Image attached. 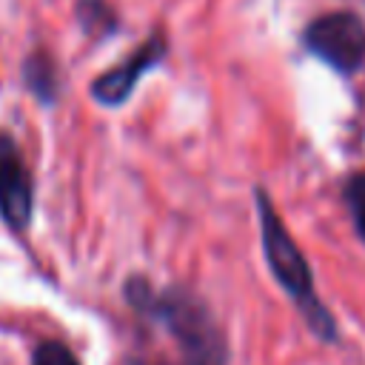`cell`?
<instances>
[{
    "label": "cell",
    "mask_w": 365,
    "mask_h": 365,
    "mask_svg": "<svg viewBox=\"0 0 365 365\" xmlns=\"http://www.w3.org/2000/svg\"><path fill=\"white\" fill-rule=\"evenodd\" d=\"M143 365H165V362H143Z\"/></svg>",
    "instance_id": "obj_9"
},
{
    "label": "cell",
    "mask_w": 365,
    "mask_h": 365,
    "mask_svg": "<svg viewBox=\"0 0 365 365\" xmlns=\"http://www.w3.org/2000/svg\"><path fill=\"white\" fill-rule=\"evenodd\" d=\"M23 80L37 100L51 103L57 97V66L46 51L29 54V60L23 66Z\"/></svg>",
    "instance_id": "obj_6"
},
{
    "label": "cell",
    "mask_w": 365,
    "mask_h": 365,
    "mask_svg": "<svg viewBox=\"0 0 365 365\" xmlns=\"http://www.w3.org/2000/svg\"><path fill=\"white\" fill-rule=\"evenodd\" d=\"M125 297L140 314H148L174 334L182 348L185 365H225V345L220 328L205 305L197 302V297L180 288L154 291L151 282L137 277L125 282Z\"/></svg>",
    "instance_id": "obj_1"
},
{
    "label": "cell",
    "mask_w": 365,
    "mask_h": 365,
    "mask_svg": "<svg viewBox=\"0 0 365 365\" xmlns=\"http://www.w3.org/2000/svg\"><path fill=\"white\" fill-rule=\"evenodd\" d=\"M165 48H168V43H165V37L163 34H154V37H148L143 46H137L123 63H117L114 68H108L106 74H100L94 83H91V97L100 103V106H123L128 97H131V91H134V86L140 83V77L151 68V66H157L163 57H165Z\"/></svg>",
    "instance_id": "obj_5"
},
{
    "label": "cell",
    "mask_w": 365,
    "mask_h": 365,
    "mask_svg": "<svg viewBox=\"0 0 365 365\" xmlns=\"http://www.w3.org/2000/svg\"><path fill=\"white\" fill-rule=\"evenodd\" d=\"M34 211V182L11 134L0 131V217L9 228L26 231Z\"/></svg>",
    "instance_id": "obj_4"
},
{
    "label": "cell",
    "mask_w": 365,
    "mask_h": 365,
    "mask_svg": "<svg viewBox=\"0 0 365 365\" xmlns=\"http://www.w3.org/2000/svg\"><path fill=\"white\" fill-rule=\"evenodd\" d=\"M342 197H345V205L351 211L354 228H356L359 240L365 242V171H356L354 177H348L345 188H342Z\"/></svg>",
    "instance_id": "obj_7"
},
{
    "label": "cell",
    "mask_w": 365,
    "mask_h": 365,
    "mask_svg": "<svg viewBox=\"0 0 365 365\" xmlns=\"http://www.w3.org/2000/svg\"><path fill=\"white\" fill-rule=\"evenodd\" d=\"M302 43L314 57H319L339 74H354L365 63V23L354 11L317 17L314 23H308Z\"/></svg>",
    "instance_id": "obj_3"
},
{
    "label": "cell",
    "mask_w": 365,
    "mask_h": 365,
    "mask_svg": "<svg viewBox=\"0 0 365 365\" xmlns=\"http://www.w3.org/2000/svg\"><path fill=\"white\" fill-rule=\"evenodd\" d=\"M257 197V217H259V237H262V251L268 259V268L274 274V279L279 282V288L294 299V305L299 308L305 325L325 342L336 339V322L334 317L325 311L322 299L314 291V274L311 265L305 262L299 245L294 242L291 231L282 225V220L277 217L268 194L262 188L254 191Z\"/></svg>",
    "instance_id": "obj_2"
},
{
    "label": "cell",
    "mask_w": 365,
    "mask_h": 365,
    "mask_svg": "<svg viewBox=\"0 0 365 365\" xmlns=\"http://www.w3.org/2000/svg\"><path fill=\"white\" fill-rule=\"evenodd\" d=\"M31 365H80V362H77V356L63 342L48 339V342H40L37 345Z\"/></svg>",
    "instance_id": "obj_8"
}]
</instances>
